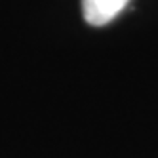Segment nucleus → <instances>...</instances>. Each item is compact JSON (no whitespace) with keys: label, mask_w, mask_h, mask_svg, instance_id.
Segmentation results:
<instances>
[{"label":"nucleus","mask_w":158,"mask_h":158,"mask_svg":"<svg viewBox=\"0 0 158 158\" xmlns=\"http://www.w3.org/2000/svg\"><path fill=\"white\" fill-rule=\"evenodd\" d=\"M128 0H82V14L86 23L101 27L114 19L124 8Z\"/></svg>","instance_id":"f257e3e1"}]
</instances>
